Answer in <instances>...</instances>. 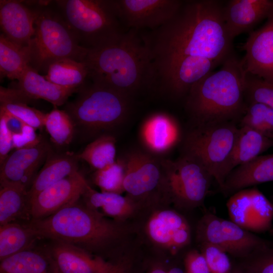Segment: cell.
<instances>
[{"instance_id": "cell-25", "label": "cell", "mask_w": 273, "mask_h": 273, "mask_svg": "<svg viewBox=\"0 0 273 273\" xmlns=\"http://www.w3.org/2000/svg\"><path fill=\"white\" fill-rule=\"evenodd\" d=\"M273 147V139L245 126H241L228 166V175L237 167L247 163Z\"/></svg>"}, {"instance_id": "cell-30", "label": "cell", "mask_w": 273, "mask_h": 273, "mask_svg": "<svg viewBox=\"0 0 273 273\" xmlns=\"http://www.w3.org/2000/svg\"><path fill=\"white\" fill-rule=\"evenodd\" d=\"M39 239L27 222H13L0 225V261L36 246Z\"/></svg>"}, {"instance_id": "cell-35", "label": "cell", "mask_w": 273, "mask_h": 273, "mask_svg": "<svg viewBox=\"0 0 273 273\" xmlns=\"http://www.w3.org/2000/svg\"><path fill=\"white\" fill-rule=\"evenodd\" d=\"M125 171L124 157L118 158L112 165L96 170L94 174L93 180L101 192L121 194L124 192L123 185Z\"/></svg>"}, {"instance_id": "cell-1", "label": "cell", "mask_w": 273, "mask_h": 273, "mask_svg": "<svg viewBox=\"0 0 273 273\" xmlns=\"http://www.w3.org/2000/svg\"><path fill=\"white\" fill-rule=\"evenodd\" d=\"M223 7L218 1H185L165 24L142 32L152 58L156 83L178 61L206 58L220 65L233 54Z\"/></svg>"}, {"instance_id": "cell-46", "label": "cell", "mask_w": 273, "mask_h": 273, "mask_svg": "<svg viewBox=\"0 0 273 273\" xmlns=\"http://www.w3.org/2000/svg\"><path fill=\"white\" fill-rule=\"evenodd\" d=\"M269 233L270 235L273 236V228H272L271 230L269 231Z\"/></svg>"}, {"instance_id": "cell-26", "label": "cell", "mask_w": 273, "mask_h": 273, "mask_svg": "<svg viewBox=\"0 0 273 273\" xmlns=\"http://www.w3.org/2000/svg\"><path fill=\"white\" fill-rule=\"evenodd\" d=\"M27 190L13 184L1 185L0 225L17 222H27L31 220L30 201Z\"/></svg>"}, {"instance_id": "cell-15", "label": "cell", "mask_w": 273, "mask_h": 273, "mask_svg": "<svg viewBox=\"0 0 273 273\" xmlns=\"http://www.w3.org/2000/svg\"><path fill=\"white\" fill-rule=\"evenodd\" d=\"M146 232L153 243L173 254L191 242V229L188 221L172 210L165 209L154 213L148 221Z\"/></svg>"}, {"instance_id": "cell-21", "label": "cell", "mask_w": 273, "mask_h": 273, "mask_svg": "<svg viewBox=\"0 0 273 273\" xmlns=\"http://www.w3.org/2000/svg\"><path fill=\"white\" fill-rule=\"evenodd\" d=\"M272 14L273 1L270 0H232L223 10L225 27L232 39Z\"/></svg>"}, {"instance_id": "cell-47", "label": "cell", "mask_w": 273, "mask_h": 273, "mask_svg": "<svg viewBox=\"0 0 273 273\" xmlns=\"http://www.w3.org/2000/svg\"><path fill=\"white\" fill-rule=\"evenodd\" d=\"M272 205H273V202L272 203Z\"/></svg>"}, {"instance_id": "cell-43", "label": "cell", "mask_w": 273, "mask_h": 273, "mask_svg": "<svg viewBox=\"0 0 273 273\" xmlns=\"http://www.w3.org/2000/svg\"><path fill=\"white\" fill-rule=\"evenodd\" d=\"M98 273H130L123 262H110L104 269Z\"/></svg>"}, {"instance_id": "cell-20", "label": "cell", "mask_w": 273, "mask_h": 273, "mask_svg": "<svg viewBox=\"0 0 273 273\" xmlns=\"http://www.w3.org/2000/svg\"><path fill=\"white\" fill-rule=\"evenodd\" d=\"M139 136L145 151L159 158L168 153L178 142L179 128L171 116L158 112L143 121Z\"/></svg>"}, {"instance_id": "cell-39", "label": "cell", "mask_w": 273, "mask_h": 273, "mask_svg": "<svg viewBox=\"0 0 273 273\" xmlns=\"http://www.w3.org/2000/svg\"><path fill=\"white\" fill-rule=\"evenodd\" d=\"M199 244L210 273H231L232 264L227 253L209 243Z\"/></svg>"}, {"instance_id": "cell-28", "label": "cell", "mask_w": 273, "mask_h": 273, "mask_svg": "<svg viewBox=\"0 0 273 273\" xmlns=\"http://www.w3.org/2000/svg\"><path fill=\"white\" fill-rule=\"evenodd\" d=\"M30 100L15 87H0V108L35 129L41 128L47 114L29 106Z\"/></svg>"}, {"instance_id": "cell-42", "label": "cell", "mask_w": 273, "mask_h": 273, "mask_svg": "<svg viewBox=\"0 0 273 273\" xmlns=\"http://www.w3.org/2000/svg\"><path fill=\"white\" fill-rule=\"evenodd\" d=\"M13 148V134L8 128L4 116L0 114V163L5 161Z\"/></svg>"}, {"instance_id": "cell-16", "label": "cell", "mask_w": 273, "mask_h": 273, "mask_svg": "<svg viewBox=\"0 0 273 273\" xmlns=\"http://www.w3.org/2000/svg\"><path fill=\"white\" fill-rule=\"evenodd\" d=\"M241 62L246 73L273 82V14L244 44Z\"/></svg>"}, {"instance_id": "cell-40", "label": "cell", "mask_w": 273, "mask_h": 273, "mask_svg": "<svg viewBox=\"0 0 273 273\" xmlns=\"http://www.w3.org/2000/svg\"><path fill=\"white\" fill-rule=\"evenodd\" d=\"M35 129L24 123L21 132L13 135V148L16 150L36 146L42 140Z\"/></svg>"}, {"instance_id": "cell-41", "label": "cell", "mask_w": 273, "mask_h": 273, "mask_svg": "<svg viewBox=\"0 0 273 273\" xmlns=\"http://www.w3.org/2000/svg\"><path fill=\"white\" fill-rule=\"evenodd\" d=\"M185 273H210L206 260L200 251H189L184 259Z\"/></svg>"}, {"instance_id": "cell-11", "label": "cell", "mask_w": 273, "mask_h": 273, "mask_svg": "<svg viewBox=\"0 0 273 273\" xmlns=\"http://www.w3.org/2000/svg\"><path fill=\"white\" fill-rule=\"evenodd\" d=\"M113 9L127 29H157L175 15L183 1L110 0Z\"/></svg>"}, {"instance_id": "cell-45", "label": "cell", "mask_w": 273, "mask_h": 273, "mask_svg": "<svg viewBox=\"0 0 273 273\" xmlns=\"http://www.w3.org/2000/svg\"><path fill=\"white\" fill-rule=\"evenodd\" d=\"M168 273H185L181 269L177 267H173L167 270Z\"/></svg>"}, {"instance_id": "cell-4", "label": "cell", "mask_w": 273, "mask_h": 273, "mask_svg": "<svg viewBox=\"0 0 273 273\" xmlns=\"http://www.w3.org/2000/svg\"><path fill=\"white\" fill-rule=\"evenodd\" d=\"M245 75L241 60L233 54L192 86L186 107L197 125L230 121L245 113Z\"/></svg>"}, {"instance_id": "cell-9", "label": "cell", "mask_w": 273, "mask_h": 273, "mask_svg": "<svg viewBox=\"0 0 273 273\" xmlns=\"http://www.w3.org/2000/svg\"><path fill=\"white\" fill-rule=\"evenodd\" d=\"M162 164L166 196L185 208L203 203L213 178L197 159L184 152L175 160L162 159Z\"/></svg>"}, {"instance_id": "cell-7", "label": "cell", "mask_w": 273, "mask_h": 273, "mask_svg": "<svg viewBox=\"0 0 273 273\" xmlns=\"http://www.w3.org/2000/svg\"><path fill=\"white\" fill-rule=\"evenodd\" d=\"M130 98L92 83L79 90L75 100L65 106V111L75 126L88 136L103 135L122 123L129 114Z\"/></svg>"}, {"instance_id": "cell-5", "label": "cell", "mask_w": 273, "mask_h": 273, "mask_svg": "<svg viewBox=\"0 0 273 273\" xmlns=\"http://www.w3.org/2000/svg\"><path fill=\"white\" fill-rule=\"evenodd\" d=\"M35 12L34 33L27 47L29 65L46 74L54 62L65 59L82 62L88 49L78 43L53 1H29Z\"/></svg>"}, {"instance_id": "cell-36", "label": "cell", "mask_w": 273, "mask_h": 273, "mask_svg": "<svg viewBox=\"0 0 273 273\" xmlns=\"http://www.w3.org/2000/svg\"><path fill=\"white\" fill-rule=\"evenodd\" d=\"M241 123L273 139V109L265 104L249 103Z\"/></svg>"}, {"instance_id": "cell-24", "label": "cell", "mask_w": 273, "mask_h": 273, "mask_svg": "<svg viewBox=\"0 0 273 273\" xmlns=\"http://www.w3.org/2000/svg\"><path fill=\"white\" fill-rule=\"evenodd\" d=\"M79 159L78 155L71 153L55 156L48 159L27 191L30 202L45 189L78 172Z\"/></svg>"}, {"instance_id": "cell-27", "label": "cell", "mask_w": 273, "mask_h": 273, "mask_svg": "<svg viewBox=\"0 0 273 273\" xmlns=\"http://www.w3.org/2000/svg\"><path fill=\"white\" fill-rule=\"evenodd\" d=\"M81 198L83 202L92 209L116 220L128 217L135 208V202L128 197L115 193L99 192L90 186Z\"/></svg>"}, {"instance_id": "cell-8", "label": "cell", "mask_w": 273, "mask_h": 273, "mask_svg": "<svg viewBox=\"0 0 273 273\" xmlns=\"http://www.w3.org/2000/svg\"><path fill=\"white\" fill-rule=\"evenodd\" d=\"M239 131L230 121L197 125L186 137L184 152L197 159L219 189L228 175V166Z\"/></svg>"}, {"instance_id": "cell-14", "label": "cell", "mask_w": 273, "mask_h": 273, "mask_svg": "<svg viewBox=\"0 0 273 273\" xmlns=\"http://www.w3.org/2000/svg\"><path fill=\"white\" fill-rule=\"evenodd\" d=\"M89 186L78 171L48 187L30 200L31 220L48 217L77 201Z\"/></svg>"}, {"instance_id": "cell-38", "label": "cell", "mask_w": 273, "mask_h": 273, "mask_svg": "<svg viewBox=\"0 0 273 273\" xmlns=\"http://www.w3.org/2000/svg\"><path fill=\"white\" fill-rule=\"evenodd\" d=\"M241 260V266L235 273H273V246L258 249Z\"/></svg>"}, {"instance_id": "cell-2", "label": "cell", "mask_w": 273, "mask_h": 273, "mask_svg": "<svg viewBox=\"0 0 273 273\" xmlns=\"http://www.w3.org/2000/svg\"><path fill=\"white\" fill-rule=\"evenodd\" d=\"M82 62L92 83L131 99L156 84L152 58L141 30L129 29L117 43L88 50Z\"/></svg>"}, {"instance_id": "cell-22", "label": "cell", "mask_w": 273, "mask_h": 273, "mask_svg": "<svg viewBox=\"0 0 273 273\" xmlns=\"http://www.w3.org/2000/svg\"><path fill=\"white\" fill-rule=\"evenodd\" d=\"M273 181V154L260 155L233 169L220 189L225 195L260 184Z\"/></svg>"}, {"instance_id": "cell-23", "label": "cell", "mask_w": 273, "mask_h": 273, "mask_svg": "<svg viewBox=\"0 0 273 273\" xmlns=\"http://www.w3.org/2000/svg\"><path fill=\"white\" fill-rule=\"evenodd\" d=\"M15 87L29 99H43L55 106L65 104L68 98L78 89L67 88L48 80L29 66L18 79Z\"/></svg>"}, {"instance_id": "cell-19", "label": "cell", "mask_w": 273, "mask_h": 273, "mask_svg": "<svg viewBox=\"0 0 273 273\" xmlns=\"http://www.w3.org/2000/svg\"><path fill=\"white\" fill-rule=\"evenodd\" d=\"M35 12L28 1H0L2 34L9 40L27 48L34 35Z\"/></svg>"}, {"instance_id": "cell-33", "label": "cell", "mask_w": 273, "mask_h": 273, "mask_svg": "<svg viewBox=\"0 0 273 273\" xmlns=\"http://www.w3.org/2000/svg\"><path fill=\"white\" fill-rule=\"evenodd\" d=\"M116 139L110 134L96 138L78 155L96 171L113 164L116 160Z\"/></svg>"}, {"instance_id": "cell-31", "label": "cell", "mask_w": 273, "mask_h": 273, "mask_svg": "<svg viewBox=\"0 0 273 273\" xmlns=\"http://www.w3.org/2000/svg\"><path fill=\"white\" fill-rule=\"evenodd\" d=\"M44 76L53 83L79 90L86 84V80L89 79L88 70L84 63L70 59L52 63Z\"/></svg>"}, {"instance_id": "cell-13", "label": "cell", "mask_w": 273, "mask_h": 273, "mask_svg": "<svg viewBox=\"0 0 273 273\" xmlns=\"http://www.w3.org/2000/svg\"><path fill=\"white\" fill-rule=\"evenodd\" d=\"M226 207L230 220L253 233L272 229L273 205L257 188L240 190L230 197Z\"/></svg>"}, {"instance_id": "cell-18", "label": "cell", "mask_w": 273, "mask_h": 273, "mask_svg": "<svg viewBox=\"0 0 273 273\" xmlns=\"http://www.w3.org/2000/svg\"><path fill=\"white\" fill-rule=\"evenodd\" d=\"M48 240L42 246L51 260L54 273H98L110 263L72 245Z\"/></svg>"}, {"instance_id": "cell-34", "label": "cell", "mask_w": 273, "mask_h": 273, "mask_svg": "<svg viewBox=\"0 0 273 273\" xmlns=\"http://www.w3.org/2000/svg\"><path fill=\"white\" fill-rule=\"evenodd\" d=\"M44 126L52 141L58 146L69 144L73 138L75 125L65 110L54 109L47 114Z\"/></svg>"}, {"instance_id": "cell-12", "label": "cell", "mask_w": 273, "mask_h": 273, "mask_svg": "<svg viewBox=\"0 0 273 273\" xmlns=\"http://www.w3.org/2000/svg\"><path fill=\"white\" fill-rule=\"evenodd\" d=\"M123 157L126 166L123 186L128 197L135 202L152 196L156 191L164 193L162 159L140 150L131 151Z\"/></svg>"}, {"instance_id": "cell-6", "label": "cell", "mask_w": 273, "mask_h": 273, "mask_svg": "<svg viewBox=\"0 0 273 273\" xmlns=\"http://www.w3.org/2000/svg\"><path fill=\"white\" fill-rule=\"evenodd\" d=\"M53 3L78 44L86 49L116 43L127 31L110 0H59Z\"/></svg>"}, {"instance_id": "cell-32", "label": "cell", "mask_w": 273, "mask_h": 273, "mask_svg": "<svg viewBox=\"0 0 273 273\" xmlns=\"http://www.w3.org/2000/svg\"><path fill=\"white\" fill-rule=\"evenodd\" d=\"M27 48H23L11 41L2 33L0 35L1 78L18 79L29 66Z\"/></svg>"}, {"instance_id": "cell-3", "label": "cell", "mask_w": 273, "mask_h": 273, "mask_svg": "<svg viewBox=\"0 0 273 273\" xmlns=\"http://www.w3.org/2000/svg\"><path fill=\"white\" fill-rule=\"evenodd\" d=\"M80 198L48 217L27 223L40 239L63 242L104 259L116 246L123 231L116 221L107 219Z\"/></svg>"}, {"instance_id": "cell-17", "label": "cell", "mask_w": 273, "mask_h": 273, "mask_svg": "<svg viewBox=\"0 0 273 273\" xmlns=\"http://www.w3.org/2000/svg\"><path fill=\"white\" fill-rule=\"evenodd\" d=\"M50 151L49 144L43 141L33 147L16 150L1 164V185H20L28 191Z\"/></svg>"}, {"instance_id": "cell-10", "label": "cell", "mask_w": 273, "mask_h": 273, "mask_svg": "<svg viewBox=\"0 0 273 273\" xmlns=\"http://www.w3.org/2000/svg\"><path fill=\"white\" fill-rule=\"evenodd\" d=\"M196 238L199 244L214 245L240 259L254 251L271 245L254 233L243 229L231 220L211 213H205L198 223Z\"/></svg>"}, {"instance_id": "cell-37", "label": "cell", "mask_w": 273, "mask_h": 273, "mask_svg": "<svg viewBox=\"0 0 273 273\" xmlns=\"http://www.w3.org/2000/svg\"><path fill=\"white\" fill-rule=\"evenodd\" d=\"M245 97L249 103H260L273 109V82L246 73Z\"/></svg>"}, {"instance_id": "cell-29", "label": "cell", "mask_w": 273, "mask_h": 273, "mask_svg": "<svg viewBox=\"0 0 273 273\" xmlns=\"http://www.w3.org/2000/svg\"><path fill=\"white\" fill-rule=\"evenodd\" d=\"M0 273H54L42 246L17 253L0 261Z\"/></svg>"}, {"instance_id": "cell-44", "label": "cell", "mask_w": 273, "mask_h": 273, "mask_svg": "<svg viewBox=\"0 0 273 273\" xmlns=\"http://www.w3.org/2000/svg\"><path fill=\"white\" fill-rule=\"evenodd\" d=\"M149 273H168V271L160 266H155L151 269Z\"/></svg>"}]
</instances>
